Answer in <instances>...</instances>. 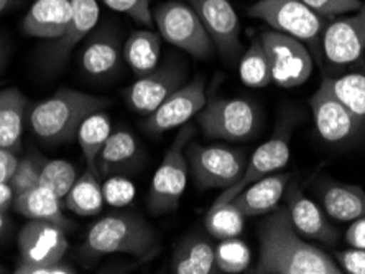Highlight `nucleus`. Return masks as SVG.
I'll use <instances>...</instances> for the list:
<instances>
[{"mask_svg": "<svg viewBox=\"0 0 365 274\" xmlns=\"http://www.w3.org/2000/svg\"><path fill=\"white\" fill-rule=\"evenodd\" d=\"M257 274H342L336 260L311 245L293 227L288 211L278 206L259 228Z\"/></svg>", "mask_w": 365, "mask_h": 274, "instance_id": "obj_1", "label": "nucleus"}, {"mask_svg": "<svg viewBox=\"0 0 365 274\" xmlns=\"http://www.w3.org/2000/svg\"><path fill=\"white\" fill-rule=\"evenodd\" d=\"M158 251V236L147 220L137 212H117L91 227L79 256L84 261H96L106 255L125 253L147 261Z\"/></svg>", "mask_w": 365, "mask_h": 274, "instance_id": "obj_2", "label": "nucleus"}, {"mask_svg": "<svg viewBox=\"0 0 365 274\" xmlns=\"http://www.w3.org/2000/svg\"><path fill=\"white\" fill-rule=\"evenodd\" d=\"M109 105L110 100L106 98L61 89L34 107L30 112V128L35 137L46 144L68 143L78 135L86 117Z\"/></svg>", "mask_w": 365, "mask_h": 274, "instance_id": "obj_3", "label": "nucleus"}, {"mask_svg": "<svg viewBox=\"0 0 365 274\" xmlns=\"http://www.w3.org/2000/svg\"><path fill=\"white\" fill-rule=\"evenodd\" d=\"M252 19L265 21L278 33L293 36L308 46L316 63H323V35L329 21L303 0H259L249 9Z\"/></svg>", "mask_w": 365, "mask_h": 274, "instance_id": "obj_4", "label": "nucleus"}, {"mask_svg": "<svg viewBox=\"0 0 365 274\" xmlns=\"http://www.w3.org/2000/svg\"><path fill=\"white\" fill-rule=\"evenodd\" d=\"M197 125L207 138L245 142L260 132L262 115L250 100L216 98L197 114Z\"/></svg>", "mask_w": 365, "mask_h": 274, "instance_id": "obj_5", "label": "nucleus"}, {"mask_svg": "<svg viewBox=\"0 0 365 274\" xmlns=\"http://www.w3.org/2000/svg\"><path fill=\"white\" fill-rule=\"evenodd\" d=\"M196 133V127L182 125L175 142L166 149L157 173L153 174L148 191V211L153 216H163L176 211L187 182V164L185 147Z\"/></svg>", "mask_w": 365, "mask_h": 274, "instance_id": "obj_6", "label": "nucleus"}, {"mask_svg": "<svg viewBox=\"0 0 365 274\" xmlns=\"http://www.w3.org/2000/svg\"><path fill=\"white\" fill-rule=\"evenodd\" d=\"M153 21L158 26L160 35L170 45L180 48L196 59L212 58L216 46L190 4H160L153 12Z\"/></svg>", "mask_w": 365, "mask_h": 274, "instance_id": "obj_7", "label": "nucleus"}, {"mask_svg": "<svg viewBox=\"0 0 365 274\" xmlns=\"http://www.w3.org/2000/svg\"><path fill=\"white\" fill-rule=\"evenodd\" d=\"M297 123L298 120L293 114H284L278 122L275 133L265 143H262L252 154V158L247 161L242 177L235 184L224 189L214 204L232 201L240 191H244L252 182L259 181L265 176L280 173V169H283L288 164L289 158H292V135Z\"/></svg>", "mask_w": 365, "mask_h": 274, "instance_id": "obj_8", "label": "nucleus"}, {"mask_svg": "<svg viewBox=\"0 0 365 274\" xmlns=\"http://www.w3.org/2000/svg\"><path fill=\"white\" fill-rule=\"evenodd\" d=\"M185 154L191 174L197 187L206 189H227L242 177L247 159L244 152L227 147H204L187 142Z\"/></svg>", "mask_w": 365, "mask_h": 274, "instance_id": "obj_9", "label": "nucleus"}, {"mask_svg": "<svg viewBox=\"0 0 365 274\" xmlns=\"http://www.w3.org/2000/svg\"><path fill=\"white\" fill-rule=\"evenodd\" d=\"M270 61L272 80L283 89H293L309 79L314 68V58L304 45L293 36L275 30L260 35Z\"/></svg>", "mask_w": 365, "mask_h": 274, "instance_id": "obj_10", "label": "nucleus"}, {"mask_svg": "<svg viewBox=\"0 0 365 274\" xmlns=\"http://www.w3.org/2000/svg\"><path fill=\"white\" fill-rule=\"evenodd\" d=\"M365 50V0L356 12L341 15L327 23L323 35V59L332 66L361 61Z\"/></svg>", "mask_w": 365, "mask_h": 274, "instance_id": "obj_11", "label": "nucleus"}, {"mask_svg": "<svg viewBox=\"0 0 365 274\" xmlns=\"http://www.w3.org/2000/svg\"><path fill=\"white\" fill-rule=\"evenodd\" d=\"M309 105L311 112H313L316 130L326 143L341 147V144L351 143L352 139L361 135L364 122L336 99V95L331 93L324 80L313 94V98L309 99Z\"/></svg>", "mask_w": 365, "mask_h": 274, "instance_id": "obj_12", "label": "nucleus"}, {"mask_svg": "<svg viewBox=\"0 0 365 274\" xmlns=\"http://www.w3.org/2000/svg\"><path fill=\"white\" fill-rule=\"evenodd\" d=\"M186 69L180 61H166L138 78L130 88L125 90V100L128 107L137 114L148 117L170 98L175 90L185 85Z\"/></svg>", "mask_w": 365, "mask_h": 274, "instance_id": "obj_13", "label": "nucleus"}, {"mask_svg": "<svg viewBox=\"0 0 365 274\" xmlns=\"http://www.w3.org/2000/svg\"><path fill=\"white\" fill-rule=\"evenodd\" d=\"M195 9L204 28L225 63H234L242 51L240 21L229 0H186Z\"/></svg>", "mask_w": 365, "mask_h": 274, "instance_id": "obj_14", "label": "nucleus"}, {"mask_svg": "<svg viewBox=\"0 0 365 274\" xmlns=\"http://www.w3.org/2000/svg\"><path fill=\"white\" fill-rule=\"evenodd\" d=\"M206 84L202 78L192 79L181 85L178 90L166 99L157 110L145 120V132L152 137L163 135L165 132L186 125L192 117L200 114L206 105Z\"/></svg>", "mask_w": 365, "mask_h": 274, "instance_id": "obj_15", "label": "nucleus"}, {"mask_svg": "<svg viewBox=\"0 0 365 274\" xmlns=\"http://www.w3.org/2000/svg\"><path fill=\"white\" fill-rule=\"evenodd\" d=\"M289 220L297 232L308 240L324 245H336L341 238L339 230L327 220L326 212L304 194L297 181H289L283 194Z\"/></svg>", "mask_w": 365, "mask_h": 274, "instance_id": "obj_16", "label": "nucleus"}, {"mask_svg": "<svg viewBox=\"0 0 365 274\" xmlns=\"http://www.w3.org/2000/svg\"><path fill=\"white\" fill-rule=\"evenodd\" d=\"M68 250L66 230L43 220H29L19 233L20 261L46 265L61 261Z\"/></svg>", "mask_w": 365, "mask_h": 274, "instance_id": "obj_17", "label": "nucleus"}, {"mask_svg": "<svg viewBox=\"0 0 365 274\" xmlns=\"http://www.w3.org/2000/svg\"><path fill=\"white\" fill-rule=\"evenodd\" d=\"M71 19H69L66 31L61 38L53 40L45 51V66L48 71L61 69L71 51L86 36L93 33L99 21V5L96 0H71Z\"/></svg>", "mask_w": 365, "mask_h": 274, "instance_id": "obj_18", "label": "nucleus"}, {"mask_svg": "<svg viewBox=\"0 0 365 274\" xmlns=\"http://www.w3.org/2000/svg\"><path fill=\"white\" fill-rule=\"evenodd\" d=\"M123 45L117 31L102 28L93 33L81 51V68L86 76L96 80L114 78L122 69Z\"/></svg>", "mask_w": 365, "mask_h": 274, "instance_id": "obj_19", "label": "nucleus"}, {"mask_svg": "<svg viewBox=\"0 0 365 274\" xmlns=\"http://www.w3.org/2000/svg\"><path fill=\"white\" fill-rule=\"evenodd\" d=\"M71 0H35L25 15V35L43 40L61 38L71 19Z\"/></svg>", "mask_w": 365, "mask_h": 274, "instance_id": "obj_20", "label": "nucleus"}, {"mask_svg": "<svg viewBox=\"0 0 365 274\" xmlns=\"http://www.w3.org/2000/svg\"><path fill=\"white\" fill-rule=\"evenodd\" d=\"M292 177L293 176L288 173H275L262 177V179L247 186L244 191H240L232 199V202L245 217L265 216L278 207Z\"/></svg>", "mask_w": 365, "mask_h": 274, "instance_id": "obj_21", "label": "nucleus"}, {"mask_svg": "<svg viewBox=\"0 0 365 274\" xmlns=\"http://www.w3.org/2000/svg\"><path fill=\"white\" fill-rule=\"evenodd\" d=\"M142 159V149L137 138L128 130L110 133L96 159V173L99 177L122 174L135 169Z\"/></svg>", "mask_w": 365, "mask_h": 274, "instance_id": "obj_22", "label": "nucleus"}, {"mask_svg": "<svg viewBox=\"0 0 365 274\" xmlns=\"http://www.w3.org/2000/svg\"><path fill=\"white\" fill-rule=\"evenodd\" d=\"M318 194L326 216L337 222L365 217V191L361 186L327 179L319 184Z\"/></svg>", "mask_w": 365, "mask_h": 274, "instance_id": "obj_23", "label": "nucleus"}, {"mask_svg": "<svg viewBox=\"0 0 365 274\" xmlns=\"http://www.w3.org/2000/svg\"><path fill=\"white\" fill-rule=\"evenodd\" d=\"M170 273L175 274H212L217 273L214 246L206 236L190 233L175 246L170 263Z\"/></svg>", "mask_w": 365, "mask_h": 274, "instance_id": "obj_24", "label": "nucleus"}, {"mask_svg": "<svg viewBox=\"0 0 365 274\" xmlns=\"http://www.w3.org/2000/svg\"><path fill=\"white\" fill-rule=\"evenodd\" d=\"M14 209L29 220L51 222L60 225L64 230L73 227V223L61 211V199L41 184L15 194Z\"/></svg>", "mask_w": 365, "mask_h": 274, "instance_id": "obj_25", "label": "nucleus"}, {"mask_svg": "<svg viewBox=\"0 0 365 274\" xmlns=\"http://www.w3.org/2000/svg\"><path fill=\"white\" fill-rule=\"evenodd\" d=\"M29 100L19 89L0 90V147L17 153L21 144Z\"/></svg>", "mask_w": 365, "mask_h": 274, "instance_id": "obj_26", "label": "nucleus"}, {"mask_svg": "<svg viewBox=\"0 0 365 274\" xmlns=\"http://www.w3.org/2000/svg\"><path fill=\"white\" fill-rule=\"evenodd\" d=\"M160 51V35L150 30H137L123 43V61L140 78L158 66Z\"/></svg>", "mask_w": 365, "mask_h": 274, "instance_id": "obj_27", "label": "nucleus"}, {"mask_svg": "<svg viewBox=\"0 0 365 274\" xmlns=\"http://www.w3.org/2000/svg\"><path fill=\"white\" fill-rule=\"evenodd\" d=\"M69 211L81 217L98 216L104 206L102 186L99 182V174L94 169L88 168L78 177L71 191L64 197Z\"/></svg>", "mask_w": 365, "mask_h": 274, "instance_id": "obj_28", "label": "nucleus"}, {"mask_svg": "<svg viewBox=\"0 0 365 274\" xmlns=\"http://www.w3.org/2000/svg\"><path fill=\"white\" fill-rule=\"evenodd\" d=\"M323 80L336 99L365 123V73L352 71L342 76H324Z\"/></svg>", "mask_w": 365, "mask_h": 274, "instance_id": "obj_29", "label": "nucleus"}, {"mask_svg": "<svg viewBox=\"0 0 365 274\" xmlns=\"http://www.w3.org/2000/svg\"><path fill=\"white\" fill-rule=\"evenodd\" d=\"M110 118L104 110L94 112V114L86 117L81 127H79L76 137L88 168L96 171V159H98V154L107 138L110 137Z\"/></svg>", "mask_w": 365, "mask_h": 274, "instance_id": "obj_30", "label": "nucleus"}, {"mask_svg": "<svg viewBox=\"0 0 365 274\" xmlns=\"http://www.w3.org/2000/svg\"><path fill=\"white\" fill-rule=\"evenodd\" d=\"M245 218L247 217L232 201L212 204L206 218H204V227H206L209 235L217 240L234 238L244 230Z\"/></svg>", "mask_w": 365, "mask_h": 274, "instance_id": "obj_31", "label": "nucleus"}, {"mask_svg": "<svg viewBox=\"0 0 365 274\" xmlns=\"http://www.w3.org/2000/svg\"><path fill=\"white\" fill-rule=\"evenodd\" d=\"M239 74L242 83L254 89L267 88L272 83L270 61H268V55L260 38L252 41L249 50L240 58Z\"/></svg>", "mask_w": 365, "mask_h": 274, "instance_id": "obj_32", "label": "nucleus"}, {"mask_svg": "<svg viewBox=\"0 0 365 274\" xmlns=\"http://www.w3.org/2000/svg\"><path fill=\"white\" fill-rule=\"evenodd\" d=\"M214 258L217 273H242L250 265V248L237 236L225 238L214 246Z\"/></svg>", "mask_w": 365, "mask_h": 274, "instance_id": "obj_33", "label": "nucleus"}, {"mask_svg": "<svg viewBox=\"0 0 365 274\" xmlns=\"http://www.w3.org/2000/svg\"><path fill=\"white\" fill-rule=\"evenodd\" d=\"M78 179L76 168L64 159H53L46 161L45 166L41 169L40 182L38 184L48 187V189L55 192V194L64 201V197L68 196V192L71 191V187Z\"/></svg>", "mask_w": 365, "mask_h": 274, "instance_id": "obj_34", "label": "nucleus"}, {"mask_svg": "<svg viewBox=\"0 0 365 274\" xmlns=\"http://www.w3.org/2000/svg\"><path fill=\"white\" fill-rule=\"evenodd\" d=\"M46 159L41 158L40 154L30 153L29 157L19 159L17 168H15L14 176L10 177V186L15 191V194L29 191L31 187L38 186L41 169L45 166Z\"/></svg>", "mask_w": 365, "mask_h": 274, "instance_id": "obj_35", "label": "nucleus"}, {"mask_svg": "<svg viewBox=\"0 0 365 274\" xmlns=\"http://www.w3.org/2000/svg\"><path fill=\"white\" fill-rule=\"evenodd\" d=\"M104 202L112 207H125L135 199V186L122 174H112L102 186Z\"/></svg>", "mask_w": 365, "mask_h": 274, "instance_id": "obj_36", "label": "nucleus"}, {"mask_svg": "<svg viewBox=\"0 0 365 274\" xmlns=\"http://www.w3.org/2000/svg\"><path fill=\"white\" fill-rule=\"evenodd\" d=\"M107 7L120 12L143 26L153 25V12L150 0H104Z\"/></svg>", "mask_w": 365, "mask_h": 274, "instance_id": "obj_37", "label": "nucleus"}, {"mask_svg": "<svg viewBox=\"0 0 365 274\" xmlns=\"http://www.w3.org/2000/svg\"><path fill=\"white\" fill-rule=\"evenodd\" d=\"M303 2L321 17L331 21L341 15L356 12L361 7L362 0H303Z\"/></svg>", "mask_w": 365, "mask_h": 274, "instance_id": "obj_38", "label": "nucleus"}, {"mask_svg": "<svg viewBox=\"0 0 365 274\" xmlns=\"http://www.w3.org/2000/svg\"><path fill=\"white\" fill-rule=\"evenodd\" d=\"M336 263L347 274H365V248H349L337 251Z\"/></svg>", "mask_w": 365, "mask_h": 274, "instance_id": "obj_39", "label": "nucleus"}, {"mask_svg": "<svg viewBox=\"0 0 365 274\" xmlns=\"http://www.w3.org/2000/svg\"><path fill=\"white\" fill-rule=\"evenodd\" d=\"M15 274H74L76 270L64 261L46 263V265H30V263L19 261Z\"/></svg>", "mask_w": 365, "mask_h": 274, "instance_id": "obj_40", "label": "nucleus"}, {"mask_svg": "<svg viewBox=\"0 0 365 274\" xmlns=\"http://www.w3.org/2000/svg\"><path fill=\"white\" fill-rule=\"evenodd\" d=\"M344 241L351 248H365V217L352 220L344 235Z\"/></svg>", "mask_w": 365, "mask_h": 274, "instance_id": "obj_41", "label": "nucleus"}, {"mask_svg": "<svg viewBox=\"0 0 365 274\" xmlns=\"http://www.w3.org/2000/svg\"><path fill=\"white\" fill-rule=\"evenodd\" d=\"M19 164V158L15 152L0 147V181H10L14 176L15 168Z\"/></svg>", "mask_w": 365, "mask_h": 274, "instance_id": "obj_42", "label": "nucleus"}, {"mask_svg": "<svg viewBox=\"0 0 365 274\" xmlns=\"http://www.w3.org/2000/svg\"><path fill=\"white\" fill-rule=\"evenodd\" d=\"M15 191L7 181H0V209L2 211H9L10 206H14Z\"/></svg>", "mask_w": 365, "mask_h": 274, "instance_id": "obj_43", "label": "nucleus"}, {"mask_svg": "<svg viewBox=\"0 0 365 274\" xmlns=\"http://www.w3.org/2000/svg\"><path fill=\"white\" fill-rule=\"evenodd\" d=\"M5 212L7 211H2V209H0V238H2V236L7 233V230H9V218Z\"/></svg>", "mask_w": 365, "mask_h": 274, "instance_id": "obj_44", "label": "nucleus"}, {"mask_svg": "<svg viewBox=\"0 0 365 274\" xmlns=\"http://www.w3.org/2000/svg\"><path fill=\"white\" fill-rule=\"evenodd\" d=\"M5 63H7V48L2 45V41H0V73L4 71Z\"/></svg>", "mask_w": 365, "mask_h": 274, "instance_id": "obj_45", "label": "nucleus"}, {"mask_svg": "<svg viewBox=\"0 0 365 274\" xmlns=\"http://www.w3.org/2000/svg\"><path fill=\"white\" fill-rule=\"evenodd\" d=\"M14 2L15 0H0V14L5 12V10H7Z\"/></svg>", "mask_w": 365, "mask_h": 274, "instance_id": "obj_46", "label": "nucleus"}, {"mask_svg": "<svg viewBox=\"0 0 365 274\" xmlns=\"http://www.w3.org/2000/svg\"><path fill=\"white\" fill-rule=\"evenodd\" d=\"M5 271H7V270H5V268H4L2 265H0V274H2V273H5Z\"/></svg>", "mask_w": 365, "mask_h": 274, "instance_id": "obj_47", "label": "nucleus"}]
</instances>
